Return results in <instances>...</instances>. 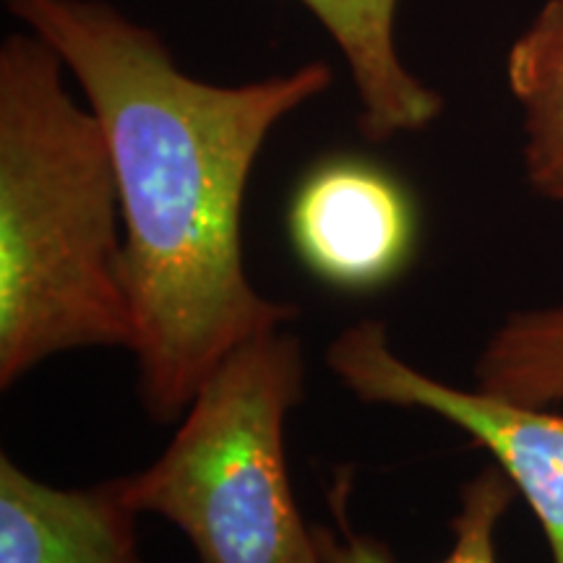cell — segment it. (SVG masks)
I'll use <instances>...</instances> for the list:
<instances>
[{"mask_svg": "<svg viewBox=\"0 0 563 563\" xmlns=\"http://www.w3.org/2000/svg\"><path fill=\"white\" fill-rule=\"evenodd\" d=\"M3 3L60 55L108 136L139 397L152 420L173 422L232 350L298 316L251 285L243 199L269 133L334 70L311 60L224 87L188 76L157 32L104 0Z\"/></svg>", "mask_w": 563, "mask_h": 563, "instance_id": "cell-1", "label": "cell"}, {"mask_svg": "<svg viewBox=\"0 0 563 563\" xmlns=\"http://www.w3.org/2000/svg\"><path fill=\"white\" fill-rule=\"evenodd\" d=\"M34 32L0 45V386L60 352L133 344L108 136Z\"/></svg>", "mask_w": 563, "mask_h": 563, "instance_id": "cell-2", "label": "cell"}, {"mask_svg": "<svg viewBox=\"0 0 563 563\" xmlns=\"http://www.w3.org/2000/svg\"><path fill=\"white\" fill-rule=\"evenodd\" d=\"M306 397L298 336L258 334L220 363L165 452L125 475L139 514L178 527L201 563H323L287 473V415Z\"/></svg>", "mask_w": 563, "mask_h": 563, "instance_id": "cell-3", "label": "cell"}, {"mask_svg": "<svg viewBox=\"0 0 563 563\" xmlns=\"http://www.w3.org/2000/svg\"><path fill=\"white\" fill-rule=\"evenodd\" d=\"M327 365L365 405L431 412L490 452L543 527L553 563H563V415L481 389H456L397 355L384 321L363 319L334 336Z\"/></svg>", "mask_w": 563, "mask_h": 563, "instance_id": "cell-4", "label": "cell"}, {"mask_svg": "<svg viewBox=\"0 0 563 563\" xmlns=\"http://www.w3.org/2000/svg\"><path fill=\"white\" fill-rule=\"evenodd\" d=\"M287 230L316 277L340 290H373L410 262L418 217L389 170L361 157H332L302 175Z\"/></svg>", "mask_w": 563, "mask_h": 563, "instance_id": "cell-5", "label": "cell"}, {"mask_svg": "<svg viewBox=\"0 0 563 563\" xmlns=\"http://www.w3.org/2000/svg\"><path fill=\"white\" fill-rule=\"evenodd\" d=\"M125 475L55 488L0 456V563H146Z\"/></svg>", "mask_w": 563, "mask_h": 563, "instance_id": "cell-6", "label": "cell"}, {"mask_svg": "<svg viewBox=\"0 0 563 563\" xmlns=\"http://www.w3.org/2000/svg\"><path fill=\"white\" fill-rule=\"evenodd\" d=\"M329 32L357 91V131L371 144L428 129L443 112L435 89L410 74L397 51L399 0H298Z\"/></svg>", "mask_w": 563, "mask_h": 563, "instance_id": "cell-7", "label": "cell"}, {"mask_svg": "<svg viewBox=\"0 0 563 563\" xmlns=\"http://www.w3.org/2000/svg\"><path fill=\"white\" fill-rule=\"evenodd\" d=\"M506 76L522 108L527 180L563 201V0H548L514 40Z\"/></svg>", "mask_w": 563, "mask_h": 563, "instance_id": "cell-8", "label": "cell"}, {"mask_svg": "<svg viewBox=\"0 0 563 563\" xmlns=\"http://www.w3.org/2000/svg\"><path fill=\"white\" fill-rule=\"evenodd\" d=\"M350 470H340L329 490V506L340 530L313 525L323 563H397L391 548L350 525ZM517 488L498 464H490L462 485L460 509L452 519L454 543L441 563H498L496 534Z\"/></svg>", "mask_w": 563, "mask_h": 563, "instance_id": "cell-9", "label": "cell"}, {"mask_svg": "<svg viewBox=\"0 0 563 563\" xmlns=\"http://www.w3.org/2000/svg\"><path fill=\"white\" fill-rule=\"evenodd\" d=\"M475 389L527 407L563 402V306L509 316L477 357Z\"/></svg>", "mask_w": 563, "mask_h": 563, "instance_id": "cell-10", "label": "cell"}]
</instances>
